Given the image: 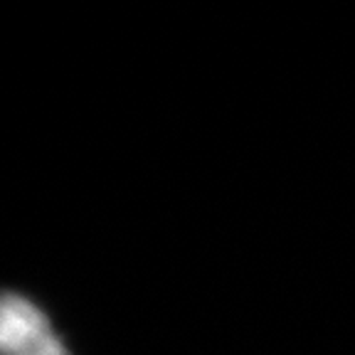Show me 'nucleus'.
<instances>
[{
	"instance_id": "1",
	"label": "nucleus",
	"mask_w": 355,
	"mask_h": 355,
	"mask_svg": "<svg viewBox=\"0 0 355 355\" xmlns=\"http://www.w3.org/2000/svg\"><path fill=\"white\" fill-rule=\"evenodd\" d=\"M3 355H74L50 313L22 291H8L0 306Z\"/></svg>"
}]
</instances>
